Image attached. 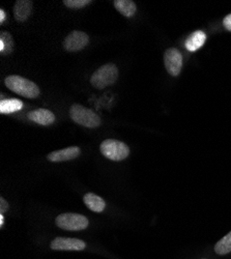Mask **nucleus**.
<instances>
[{
	"label": "nucleus",
	"instance_id": "1",
	"mask_svg": "<svg viewBox=\"0 0 231 259\" xmlns=\"http://www.w3.org/2000/svg\"><path fill=\"white\" fill-rule=\"evenodd\" d=\"M5 83L7 88L13 93L24 98L35 99L39 96L38 86L29 79L17 75H12L6 78Z\"/></svg>",
	"mask_w": 231,
	"mask_h": 259
},
{
	"label": "nucleus",
	"instance_id": "2",
	"mask_svg": "<svg viewBox=\"0 0 231 259\" xmlns=\"http://www.w3.org/2000/svg\"><path fill=\"white\" fill-rule=\"evenodd\" d=\"M118 78V69L114 63L104 64L90 77V83L98 90H104L114 84Z\"/></svg>",
	"mask_w": 231,
	"mask_h": 259
},
{
	"label": "nucleus",
	"instance_id": "3",
	"mask_svg": "<svg viewBox=\"0 0 231 259\" xmlns=\"http://www.w3.org/2000/svg\"><path fill=\"white\" fill-rule=\"evenodd\" d=\"M70 117L76 123L89 128L98 127L102 122L100 116L96 112L79 104H74L71 107Z\"/></svg>",
	"mask_w": 231,
	"mask_h": 259
},
{
	"label": "nucleus",
	"instance_id": "4",
	"mask_svg": "<svg viewBox=\"0 0 231 259\" xmlns=\"http://www.w3.org/2000/svg\"><path fill=\"white\" fill-rule=\"evenodd\" d=\"M102 155L111 161L119 162L127 159L130 155V148L124 142L115 139H106L100 146Z\"/></svg>",
	"mask_w": 231,
	"mask_h": 259
},
{
	"label": "nucleus",
	"instance_id": "5",
	"mask_svg": "<svg viewBox=\"0 0 231 259\" xmlns=\"http://www.w3.org/2000/svg\"><path fill=\"white\" fill-rule=\"evenodd\" d=\"M55 223L57 227L69 231L84 230L89 225V221L85 215L75 212H65L59 214L55 220Z\"/></svg>",
	"mask_w": 231,
	"mask_h": 259
},
{
	"label": "nucleus",
	"instance_id": "6",
	"mask_svg": "<svg viewBox=\"0 0 231 259\" xmlns=\"http://www.w3.org/2000/svg\"><path fill=\"white\" fill-rule=\"evenodd\" d=\"M164 63L167 72L176 77L180 74L182 68V55L176 48L167 49L164 54Z\"/></svg>",
	"mask_w": 231,
	"mask_h": 259
},
{
	"label": "nucleus",
	"instance_id": "7",
	"mask_svg": "<svg viewBox=\"0 0 231 259\" xmlns=\"http://www.w3.org/2000/svg\"><path fill=\"white\" fill-rule=\"evenodd\" d=\"M89 42V36L83 31L74 30L64 40V47L68 52H78L85 48Z\"/></svg>",
	"mask_w": 231,
	"mask_h": 259
},
{
	"label": "nucleus",
	"instance_id": "8",
	"mask_svg": "<svg viewBox=\"0 0 231 259\" xmlns=\"http://www.w3.org/2000/svg\"><path fill=\"white\" fill-rule=\"evenodd\" d=\"M50 248L54 251H83L86 248V244L78 239L59 236L51 242Z\"/></svg>",
	"mask_w": 231,
	"mask_h": 259
},
{
	"label": "nucleus",
	"instance_id": "9",
	"mask_svg": "<svg viewBox=\"0 0 231 259\" xmlns=\"http://www.w3.org/2000/svg\"><path fill=\"white\" fill-rule=\"evenodd\" d=\"M81 154V149L78 146H71L64 149L55 150V152L50 153L47 156L48 161L52 163H60V162H66L71 161L76 158H78Z\"/></svg>",
	"mask_w": 231,
	"mask_h": 259
},
{
	"label": "nucleus",
	"instance_id": "10",
	"mask_svg": "<svg viewBox=\"0 0 231 259\" xmlns=\"http://www.w3.org/2000/svg\"><path fill=\"white\" fill-rule=\"evenodd\" d=\"M32 13V3L29 0H18L14 7V17L18 22H24Z\"/></svg>",
	"mask_w": 231,
	"mask_h": 259
},
{
	"label": "nucleus",
	"instance_id": "11",
	"mask_svg": "<svg viewBox=\"0 0 231 259\" xmlns=\"http://www.w3.org/2000/svg\"><path fill=\"white\" fill-rule=\"evenodd\" d=\"M28 119L40 125H50L55 121V115L47 109H36L27 114Z\"/></svg>",
	"mask_w": 231,
	"mask_h": 259
},
{
	"label": "nucleus",
	"instance_id": "12",
	"mask_svg": "<svg viewBox=\"0 0 231 259\" xmlns=\"http://www.w3.org/2000/svg\"><path fill=\"white\" fill-rule=\"evenodd\" d=\"M205 40H206V34L202 30L194 31L187 38L186 48L188 51L195 52L204 45Z\"/></svg>",
	"mask_w": 231,
	"mask_h": 259
},
{
	"label": "nucleus",
	"instance_id": "13",
	"mask_svg": "<svg viewBox=\"0 0 231 259\" xmlns=\"http://www.w3.org/2000/svg\"><path fill=\"white\" fill-rule=\"evenodd\" d=\"M83 201L91 211H95V212H102L105 208H106V202H105V200L102 197L98 196L95 193L85 194V195H84Z\"/></svg>",
	"mask_w": 231,
	"mask_h": 259
},
{
	"label": "nucleus",
	"instance_id": "14",
	"mask_svg": "<svg viewBox=\"0 0 231 259\" xmlns=\"http://www.w3.org/2000/svg\"><path fill=\"white\" fill-rule=\"evenodd\" d=\"M115 9L124 17L131 18L137 11L136 4L132 0H115L113 3Z\"/></svg>",
	"mask_w": 231,
	"mask_h": 259
},
{
	"label": "nucleus",
	"instance_id": "15",
	"mask_svg": "<svg viewBox=\"0 0 231 259\" xmlns=\"http://www.w3.org/2000/svg\"><path fill=\"white\" fill-rule=\"evenodd\" d=\"M24 107L23 103L18 99H8L0 102V112L3 114H9L17 112Z\"/></svg>",
	"mask_w": 231,
	"mask_h": 259
},
{
	"label": "nucleus",
	"instance_id": "16",
	"mask_svg": "<svg viewBox=\"0 0 231 259\" xmlns=\"http://www.w3.org/2000/svg\"><path fill=\"white\" fill-rule=\"evenodd\" d=\"M14 39L9 32L3 31L0 33V53L3 55L11 54L14 50Z\"/></svg>",
	"mask_w": 231,
	"mask_h": 259
},
{
	"label": "nucleus",
	"instance_id": "17",
	"mask_svg": "<svg viewBox=\"0 0 231 259\" xmlns=\"http://www.w3.org/2000/svg\"><path fill=\"white\" fill-rule=\"evenodd\" d=\"M215 252L218 255H226L231 252V231L216 244Z\"/></svg>",
	"mask_w": 231,
	"mask_h": 259
},
{
	"label": "nucleus",
	"instance_id": "18",
	"mask_svg": "<svg viewBox=\"0 0 231 259\" xmlns=\"http://www.w3.org/2000/svg\"><path fill=\"white\" fill-rule=\"evenodd\" d=\"M64 4L66 7L70 8V9L78 10V9H82L84 7L90 5L91 2L90 0H65Z\"/></svg>",
	"mask_w": 231,
	"mask_h": 259
},
{
	"label": "nucleus",
	"instance_id": "19",
	"mask_svg": "<svg viewBox=\"0 0 231 259\" xmlns=\"http://www.w3.org/2000/svg\"><path fill=\"white\" fill-rule=\"evenodd\" d=\"M223 25H224V27H225L227 30L231 31V14L227 15V16L224 18V20H223Z\"/></svg>",
	"mask_w": 231,
	"mask_h": 259
},
{
	"label": "nucleus",
	"instance_id": "20",
	"mask_svg": "<svg viewBox=\"0 0 231 259\" xmlns=\"http://www.w3.org/2000/svg\"><path fill=\"white\" fill-rule=\"evenodd\" d=\"M9 209V203L5 200V198H0V213H4Z\"/></svg>",
	"mask_w": 231,
	"mask_h": 259
},
{
	"label": "nucleus",
	"instance_id": "21",
	"mask_svg": "<svg viewBox=\"0 0 231 259\" xmlns=\"http://www.w3.org/2000/svg\"><path fill=\"white\" fill-rule=\"evenodd\" d=\"M7 18V15H6V12L4 10L0 11V23H4L5 20Z\"/></svg>",
	"mask_w": 231,
	"mask_h": 259
},
{
	"label": "nucleus",
	"instance_id": "22",
	"mask_svg": "<svg viewBox=\"0 0 231 259\" xmlns=\"http://www.w3.org/2000/svg\"><path fill=\"white\" fill-rule=\"evenodd\" d=\"M4 223H5V217L3 213H0V227L4 226Z\"/></svg>",
	"mask_w": 231,
	"mask_h": 259
}]
</instances>
